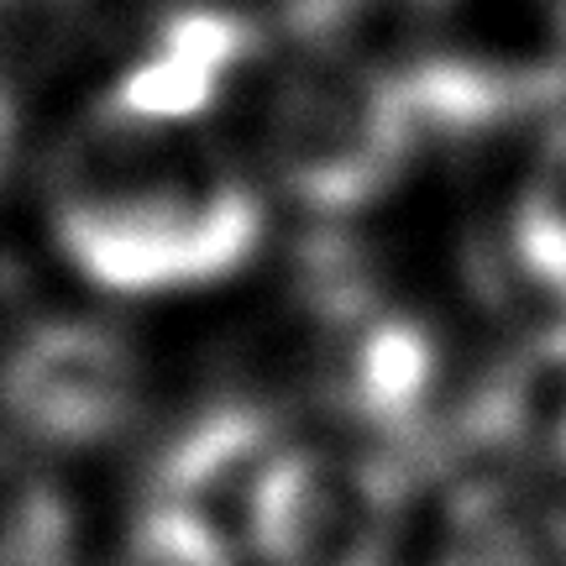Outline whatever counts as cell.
<instances>
[{
  "instance_id": "cell-1",
  "label": "cell",
  "mask_w": 566,
  "mask_h": 566,
  "mask_svg": "<svg viewBox=\"0 0 566 566\" xmlns=\"http://www.w3.org/2000/svg\"><path fill=\"white\" fill-rule=\"evenodd\" d=\"M263 200L200 126L95 111L48 168V231L63 263L116 300L200 294L252 263Z\"/></svg>"
},
{
  "instance_id": "cell-2",
  "label": "cell",
  "mask_w": 566,
  "mask_h": 566,
  "mask_svg": "<svg viewBox=\"0 0 566 566\" xmlns=\"http://www.w3.org/2000/svg\"><path fill=\"white\" fill-rule=\"evenodd\" d=\"M263 101L268 174L310 210H363L415 158L424 111L415 84L394 69L304 38Z\"/></svg>"
},
{
  "instance_id": "cell-3",
  "label": "cell",
  "mask_w": 566,
  "mask_h": 566,
  "mask_svg": "<svg viewBox=\"0 0 566 566\" xmlns=\"http://www.w3.org/2000/svg\"><path fill=\"white\" fill-rule=\"evenodd\" d=\"M242 530L258 566H399L405 472L388 451L273 446L242 483Z\"/></svg>"
},
{
  "instance_id": "cell-4",
  "label": "cell",
  "mask_w": 566,
  "mask_h": 566,
  "mask_svg": "<svg viewBox=\"0 0 566 566\" xmlns=\"http://www.w3.org/2000/svg\"><path fill=\"white\" fill-rule=\"evenodd\" d=\"M147 367L126 331L90 315L27 325L0 357V409L42 451H95L142 415Z\"/></svg>"
},
{
  "instance_id": "cell-5",
  "label": "cell",
  "mask_w": 566,
  "mask_h": 566,
  "mask_svg": "<svg viewBox=\"0 0 566 566\" xmlns=\"http://www.w3.org/2000/svg\"><path fill=\"white\" fill-rule=\"evenodd\" d=\"M258 42H263V27H252L237 11L174 0L153 42L126 63V74L111 84L101 105L137 122L200 126L231 90L237 69L258 53Z\"/></svg>"
},
{
  "instance_id": "cell-6",
  "label": "cell",
  "mask_w": 566,
  "mask_h": 566,
  "mask_svg": "<svg viewBox=\"0 0 566 566\" xmlns=\"http://www.w3.org/2000/svg\"><path fill=\"white\" fill-rule=\"evenodd\" d=\"M336 399L357 424L378 430L384 441L415 436L441 388V346L409 315H373L357 310L352 331L342 336L336 352Z\"/></svg>"
},
{
  "instance_id": "cell-7",
  "label": "cell",
  "mask_w": 566,
  "mask_h": 566,
  "mask_svg": "<svg viewBox=\"0 0 566 566\" xmlns=\"http://www.w3.org/2000/svg\"><path fill=\"white\" fill-rule=\"evenodd\" d=\"M430 566H566V504L520 483L467 488Z\"/></svg>"
},
{
  "instance_id": "cell-8",
  "label": "cell",
  "mask_w": 566,
  "mask_h": 566,
  "mask_svg": "<svg viewBox=\"0 0 566 566\" xmlns=\"http://www.w3.org/2000/svg\"><path fill=\"white\" fill-rule=\"evenodd\" d=\"M0 566H80V509L42 462L0 446Z\"/></svg>"
},
{
  "instance_id": "cell-9",
  "label": "cell",
  "mask_w": 566,
  "mask_h": 566,
  "mask_svg": "<svg viewBox=\"0 0 566 566\" xmlns=\"http://www.w3.org/2000/svg\"><path fill=\"white\" fill-rule=\"evenodd\" d=\"M509 252L520 279L566 310V122L541 142L509 216Z\"/></svg>"
},
{
  "instance_id": "cell-10",
  "label": "cell",
  "mask_w": 566,
  "mask_h": 566,
  "mask_svg": "<svg viewBox=\"0 0 566 566\" xmlns=\"http://www.w3.org/2000/svg\"><path fill=\"white\" fill-rule=\"evenodd\" d=\"M105 566H237V556L200 504L153 499Z\"/></svg>"
},
{
  "instance_id": "cell-11",
  "label": "cell",
  "mask_w": 566,
  "mask_h": 566,
  "mask_svg": "<svg viewBox=\"0 0 566 566\" xmlns=\"http://www.w3.org/2000/svg\"><path fill=\"white\" fill-rule=\"evenodd\" d=\"M200 6H221V11H237L252 27H289V32H304V38H321L331 21H342V0H200Z\"/></svg>"
},
{
  "instance_id": "cell-12",
  "label": "cell",
  "mask_w": 566,
  "mask_h": 566,
  "mask_svg": "<svg viewBox=\"0 0 566 566\" xmlns=\"http://www.w3.org/2000/svg\"><path fill=\"white\" fill-rule=\"evenodd\" d=\"M11 147H17V101H11V80H0V184L11 168Z\"/></svg>"
}]
</instances>
